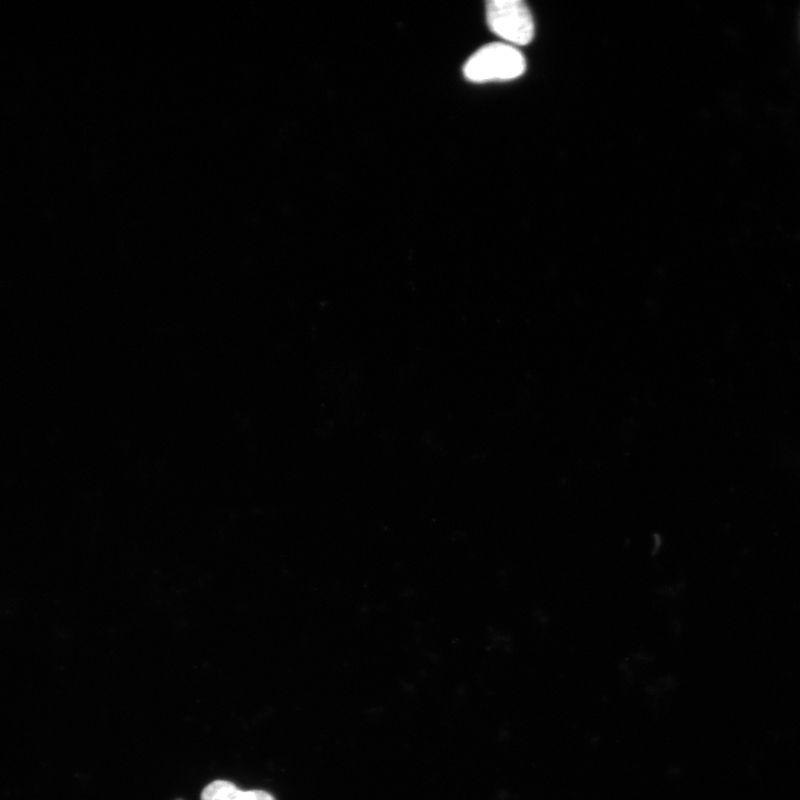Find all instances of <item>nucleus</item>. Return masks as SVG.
<instances>
[{
  "label": "nucleus",
  "instance_id": "nucleus-1",
  "mask_svg": "<svg viewBox=\"0 0 800 800\" xmlns=\"http://www.w3.org/2000/svg\"><path fill=\"white\" fill-rule=\"evenodd\" d=\"M526 70V59L514 47L493 42L481 47L464 63L463 74L472 82L511 80Z\"/></svg>",
  "mask_w": 800,
  "mask_h": 800
},
{
  "label": "nucleus",
  "instance_id": "nucleus-2",
  "mask_svg": "<svg viewBox=\"0 0 800 800\" xmlns=\"http://www.w3.org/2000/svg\"><path fill=\"white\" fill-rule=\"evenodd\" d=\"M490 30L508 44H528L534 34V23L527 4L521 0H490L486 4Z\"/></svg>",
  "mask_w": 800,
  "mask_h": 800
},
{
  "label": "nucleus",
  "instance_id": "nucleus-3",
  "mask_svg": "<svg viewBox=\"0 0 800 800\" xmlns=\"http://www.w3.org/2000/svg\"><path fill=\"white\" fill-rule=\"evenodd\" d=\"M201 800H274L263 790H241L226 780L210 782L201 792Z\"/></svg>",
  "mask_w": 800,
  "mask_h": 800
}]
</instances>
